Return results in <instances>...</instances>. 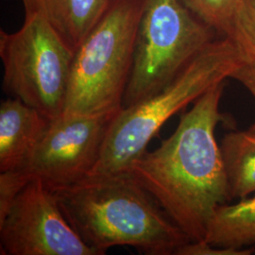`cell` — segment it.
I'll list each match as a JSON object with an SVG mask.
<instances>
[{
    "label": "cell",
    "instance_id": "cell-1",
    "mask_svg": "<svg viewBox=\"0 0 255 255\" xmlns=\"http://www.w3.org/2000/svg\"><path fill=\"white\" fill-rule=\"evenodd\" d=\"M225 82L210 88L182 114L178 127L129 165L131 174L190 241H202L216 209L231 201L221 147L216 139Z\"/></svg>",
    "mask_w": 255,
    "mask_h": 255
},
{
    "label": "cell",
    "instance_id": "cell-14",
    "mask_svg": "<svg viewBox=\"0 0 255 255\" xmlns=\"http://www.w3.org/2000/svg\"><path fill=\"white\" fill-rule=\"evenodd\" d=\"M228 38L240 49L248 64H255V0H242Z\"/></svg>",
    "mask_w": 255,
    "mask_h": 255
},
{
    "label": "cell",
    "instance_id": "cell-15",
    "mask_svg": "<svg viewBox=\"0 0 255 255\" xmlns=\"http://www.w3.org/2000/svg\"><path fill=\"white\" fill-rule=\"evenodd\" d=\"M255 253V247L244 249L218 247L202 240L190 241L182 245L176 255H251Z\"/></svg>",
    "mask_w": 255,
    "mask_h": 255
},
{
    "label": "cell",
    "instance_id": "cell-13",
    "mask_svg": "<svg viewBox=\"0 0 255 255\" xmlns=\"http://www.w3.org/2000/svg\"><path fill=\"white\" fill-rule=\"evenodd\" d=\"M199 18L219 36H228L237 8L242 0H182Z\"/></svg>",
    "mask_w": 255,
    "mask_h": 255
},
{
    "label": "cell",
    "instance_id": "cell-5",
    "mask_svg": "<svg viewBox=\"0 0 255 255\" xmlns=\"http://www.w3.org/2000/svg\"><path fill=\"white\" fill-rule=\"evenodd\" d=\"M218 37L182 0H144L122 107L161 91Z\"/></svg>",
    "mask_w": 255,
    "mask_h": 255
},
{
    "label": "cell",
    "instance_id": "cell-4",
    "mask_svg": "<svg viewBox=\"0 0 255 255\" xmlns=\"http://www.w3.org/2000/svg\"><path fill=\"white\" fill-rule=\"evenodd\" d=\"M144 0H113L74 55L62 116L122 109Z\"/></svg>",
    "mask_w": 255,
    "mask_h": 255
},
{
    "label": "cell",
    "instance_id": "cell-16",
    "mask_svg": "<svg viewBox=\"0 0 255 255\" xmlns=\"http://www.w3.org/2000/svg\"><path fill=\"white\" fill-rule=\"evenodd\" d=\"M232 79L240 82L250 92L255 101V64L248 63L243 64L232 76ZM250 128L255 129V121Z\"/></svg>",
    "mask_w": 255,
    "mask_h": 255
},
{
    "label": "cell",
    "instance_id": "cell-11",
    "mask_svg": "<svg viewBox=\"0 0 255 255\" xmlns=\"http://www.w3.org/2000/svg\"><path fill=\"white\" fill-rule=\"evenodd\" d=\"M204 241L214 246H255V197L219 206L210 220Z\"/></svg>",
    "mask_w": 255,
    "mask_h": 255
},
{
    "label": "cell",
    "instance_id": "cell-12",
    "mask_svg": "<svg viewBox=\"0 0 255 255\" xmlns=\"http://www.w3.org/2000/svg\"><path fill=\"white\" fill-rule=\"evenodd\" d=\"M230 198L244 199L255 192V129L232 130L221 140Z\"/></svg>",
    "mask_w": 255,
    "mask_h": 255
},
{
    "label": "cell",
    "instance_id": "cell-3",
    "mask_svg": "<svg viewBox=\"0 0 255 255\" xmlns=\"http://www.w3.org/2000/svg\"><path fill=\"white\" fill-rule=\"evenodd\" d=\"M246 60L235 42L219 36L197 55L165 87L145 101L119 111L100 161L92 173L128 171L144 154L168 119L232 76Z\"/></svg>",
    "mask_w": 255,
    "mask_h": 255
},
{
    "label": "cell",
    "instance_id": "cell-2",
    "mask_svg": "<svg viewBox=\"0 0 255 255\" xmlns=\"http://www.w3.org/2000/svg\"><path fill=\"white\" fill-rule=\"evenodd\" d=\"M51 190L67 221L97 255L117 246L172 255L190 242L128 171L91 173Z\"/></svg>",
    "mask_w": 255,
    "mask_h": 255
},
{
    "label": "cell",
    "instance_id": "cell-10",
    "mask_svg": "<svg viewBox=\"0 0 255 255\" xmlns=\"http://www.w3.org/2000/svg\"><path fill=\"white\" fill-rule=\"evenodd\" d=\"M113 0H22L25 15L45 19L74 51L109 8Z\"/></svg>",
    "mask_w": 255,
    "mask_h": 255
},
{
    "label": "cell",
    "instance_id": "cell-7",
    "mask_svg": "<svg viewBox=\"0 0 255 255\" xmlns=\"http://www.w3.org/2000/svg\"><path fill=\"white\" fill-rule=\"evenodd\" d=\"M120 110L61 116L51 120L27 161L10 172L24 186L40 180L54 189L81 181L92 173L100 161L110 126Z\"/></svg>",
    "mask_w": 255,
    "mask_h": 255
},
{
    "label": "cell",
    "instance_id": "cell-9",
    "mask_svg": "<svg viewBox=\"0 0 255 255\" xmlns=\"http://www.w3.org/2000/svg\"><path fill=\"white\" fill-rule=\"evenodd\" d=\"M51 120L39 110L9 98L0 104V172L20 168L46 133Z\"/></svg>",
    "mask_w": 255,
    "mask_h": 255
},
{
    "label": "cell",
    "instance_id": "cell-8",
    "mask_svg": "<svg viewBox=\"0 0 255 255\" xmlns=\"http://www.w3.org/2000/svg\"><path fill=\"white\" fill-rule=\"evenodd\" d=\"M0 255H97L64 215L53 191L33 180L0 219Z\"/></svg>",
    "mask_w": 255,
    "mask_h": 255
},
{
    "label": "cell",
    "instance_id": "cell-6",
    "mask_svg": "<svg viewBox=\"0 0 255 255\" xmlns=\"http://www.w3.org/2000/svg\"><path fill=\"white\" fill-rule=\"evenodd\" d=\"M75 51L46 20L25 15L14 32L0 30L3 91L50 120L63 115Z\"/></svg>",
    "mask_w": 255,
    "mask_h": 255
}]
</instances>
